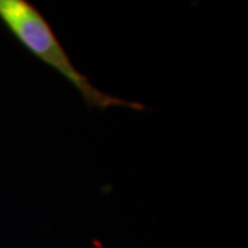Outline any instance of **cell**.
I'll use <instances>...</instances> for the list:
<instances>
[{"mask_svg": "<svg viewBox=\"0 0 248 248\" xmlns=\"http://www.w3.org/2000/svg\"><path fill=\"white\" fill-rule=\"evenodd\" d=\"M0 24L33 58L66 80L89 108H97L102 112L110 108H128L138 112L146 109L141 102L127 101L97 89L73 65L47 18L31 1L0 0Z\"/></svg>", "mask_w": 248, "mask_h": 248, "instance_id": "1", "label": "cell"}]
</instances>
